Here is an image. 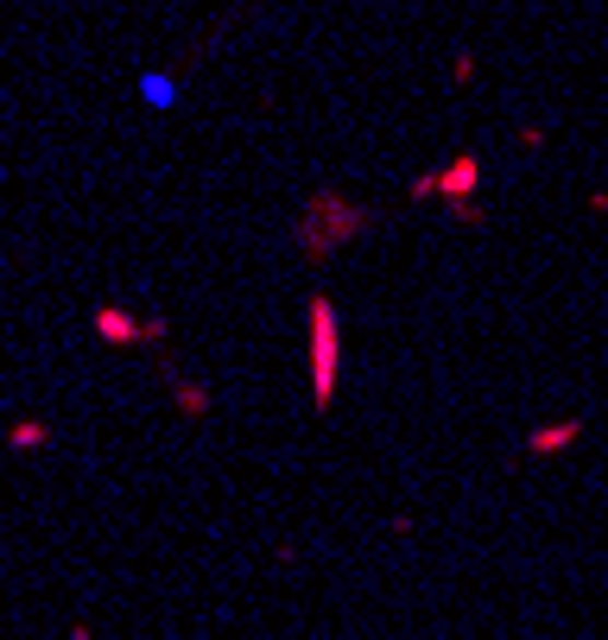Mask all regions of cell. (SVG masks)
Listing matches in <instances>:
<instances>
[{
    "label": "cell",
    "mask_w": 608,
    "mask_h": 640,
    "mask_svg": "<svg viewBox=\"0 0 608 640\" xmlns=\"http://www.w3.org/2000/svg\"><path fill=\"white\" fill-rule=\"evenodd\" d=\"M336 394V311L317 299L311 305V399L330 406Z\"/></svg>",
    "instance_id": "6da1fadb"
}]
</instances>
